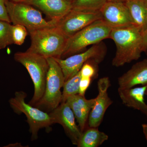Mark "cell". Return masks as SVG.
<instances>
[{"label":"cell","instance_id":"cell-31","mask_svg":"<svg viewBox=\"0 0 147 147\" xmlns=\"http://www.w3.org/2000/svg\"><path fill=\"white\" fill-rule=\"evenodd\" d=\"M145 95H147V86L146 87V92H145Z\"/></svg>","mask_w":147,"mask_h":147},{"label":"cell","instance_id":"cell-30","mask_svg":"<svg viewBox=\"0 0 147 147\" xmlns=\"http://www.w3.org/2000/svg\"><path fill=\"white\" fill-rule=\"evenodd\" d=\"M66 1H68L70 2L73 3L76 0H66Z\"/></svg>","mask_w":147,"mask_h":147},{"label":"cell","instance_id":"cell-22","mask_svg":"<svg viewBox=\"0 0 147 147\" xmlns=\"http://www.w3.org/2000/svg\"><path fill=\"white\" fill-rule=\"evenodd\" d=\"M28 31L26 28L22 25H12L11 33L13 44L18 45H22L28 35Z\"/></svg>","mask_w":147,"mask_h":147},{"label":"cell","instance_id":"cell-1","mask_svg":"<svg viewBox=\"0 0 147 147\" xmlns=\"http://www.w3.org/2000/svg\"><path fill=\"white\" fill-rule=\"evenodd\" d=\"M109 38L117 48L112 63L116 67L137 60L145 52L143 32L135 25L112 29Z\"/></svg>","mask_w":147,"mask_h":147},{"label":"cell","instance_id":"cell-28","mask_svg":"<svg viewBox=\"0 0 147 147\" xmlns=\"http://www.w3.org/2000/svg\"><path fill=\"white\" fill-rule=\"evenodd\" d=\"M14 2H24L26 1L27 0H10Z\"/></svg>","mask_w":147,"mask_h":147},{"label":"cell","instance_id":"cell-27","mask_svg":"<svg viewBox=\"0 0 147 147\" xmlns=\"http://www.w3.org/2000/svg\"><path fill=\"white\" fill-rule=\"evenodd\" d=\"M142 127L143 132H144V134L147 142V124H143L142 125Z\"/></svg>","mask_w":147,"mask_h":147},{"label":"cell","instance_id":"cell-21","mask_svg":"<svg viewBox=\"0 0 147 147\" xmlns=\"http://www.w3.org/2000/svg\"><path fill=\"white\" fill-rule=\"evenodd\" d=\"M12 26L10 23L0 20V50L13 44L11 33Z\"/></svg>","mask_w":147,"mask_h":147},{"label":"cell","instance_id":"cell-15","mask_svg":"<svg viewBox=\"0 0 147 147\" xmlns=\"http://www.w3.org/2000/svg\"><path fill=\"white\" fill-rule=\"evenodd\" d=\"M147 85L140 87L118 88V92L121 100L125 105L138 110L147 117V105L145 101Z\"/></svg>","mask_w":147,"mask_h":147},{"label":"cell","instance_id":"cell-17","mask_svg":"<svg viewBox=\"0 0 147 147\" xmlns=\"http://www.w3.org/2000/svg\"><path fill=\"white\" fill-rule=\"evenodd\" d=\"M134 25L143 33L147 29V1L146 0H125Z\"/></svg>","mask_w":147,"mask_h":147},{"label":"cell","instance_id":"cell-23","mask_svg":"<svg viewBox=\"0 0 147 147\" xmlns=\"http://www.w3.org/2000/svg\"><path fill=\"white\" fill-rule=\"evenodd\" d=\"M98 64L92 60H90L84 63L80 70L81 77L84 78H94L97 73L96 66Z\"/></svg>","mask_w":147,"mask_h":147},{"label":"cell","instance_id":"cell-4","mask_svg":"<svg viewBox=\"0 0 147 147\" xmlns=\"http://www.w3.org/2000/svg\"><path fill=\"white\" fill-rule=\"evenodd\" d=\"M14 60L28 70L34 85V94L29 104L34 106L45 92L49 64L47 59L37 54L26 51L14 54Z\"/></svg>","mask_w":147,"mask_h":147},{"label":"cell","instance_id":"cell-11","mask_svg":"<svg viewBox=\"0 0 147 147\" xmlns=\"http://www.w3.org/2000/svg\"><path fill=\"white\" fill-rule=\"evenodd\" d=\"M52 123L60 124L73 144L77 146L82 132L76 123L73 111L66 102H61L49 113Z\"/></svg>","mask_w":147,"mask_h":147},{"label":"cell","instance_id":"cell-3","mask_svg":"<svg viewBox=\"0 0 147 147\" xmlns=\"http://www.w3.org/2000/svg\"><path fill=\"white\" fill-rule=\"evenodd\" d=\"M112 29L102 19L94 21L68 38L61 59L77 54L88 46L109 38Z\"/></svg>","mask_w":147,"mask_h":147},{"label":"cell","instance_id":"cell-5","mask_svg":"<svg viewBox=\"0 0 147 147\" xmlns=\"http://www.w3.org/2000/svg\"><path fill=\"white\" fill-rule=\"evenodd\" d=\"M49 69L43 96L34 106L51 112L61 104L62 97L61 88L65 82L61 68L53 58H46Z\"/></svg>","mask_w":147,"mask_h":147},{"label":"cell","instance_id":"cell-12","mask_svg":"<svg viewBox=\"0 0 147 147\" xmlns=\"http://www.w3.org/2000/svg\"><path fill=\"white\" fill-rule=\"evenodd\" d=\"M111 86L108 77H103L97 82L98 94L96 97L94 105L89 114L88 119V126L98 127L102 122L106 110L113 103L109 97L108 90Z\"/></svg>","mask_w":147,"mask_h":147},{"label":"cell","instance_id":"cell-6","mask_svg":"<svg viewBox=\"0 0 147 147\" xmlns=\"http://www.w3.org/2000/svg\"><path fill=\"white\" fill-rule=\"evenodd\" d=\"M26 94L24 92H16L14 97L9 100V103L14 113L19 115L23 113L26 117L32 134V140H36L40 129H48L53 123L49 113L26 102Z\"/></svg>","mask_w":147,"mask_h":147},{"label":"cell","instance_id":"cell-24","mask_svg":"<svg viewBox=\"0 0 147 147\" xmlns=\"http://www.w3.org/2000/svg\"><path fill=\"white\" fill-rule=\"evenodd\" d=\"M92 79L81 77L79 84V94L85 96L86 92L91 83Z\"/></svg>","mask_w":147,"mask_h":147},{"label":"cell","instance_id":"cell-16","mask_svg":"<svg viewBox=\"0 0 147 147\" xmlns=\"http://www.w3.org/2000/svg\"><path fill=\"white\" fill-rule=\"evenodd\" d=\"M119 88H130L147 84V59L137 62L118 79Z\"/></svg>","mask_w":147,"mask_h":147},{"label":"cell","instance_id":"cell-29","mask_svg":"<svg viewBox=\"0 0 147 147\" xmlns=\"http://www.w3.org/2000/svg\"><path fill=\"white\" fill-rule=\"evenodd\" d=\"M108 1H116L125 2V0H108Z\"/></svg>","mask_w":147,"mask_h":147},{"label":"cell","instance_id":"cell-19","mask_svg":"<svg viewBox=\"0 0 147 147\" xmlns=\"http://www.w3.org/2000/svg\"><path fill=\"white\" fill-rule=\"evenodd\" d=\"M81 79V73L79 71L75 75L65 82L63 87L61 102H65L70 96L79 93Z\"/></svg>","mask_w":147,"mask_h":147},{"label":"cell","instance_id":"cell-9","mask_svg":"<svg viewBox=\"0 0 147 147\" xmlns=\"http://www.w3.org/2000/svg\"><path fill=\"white\" fill-rule=\"evenodd\" d=\"M102 19L100 11H86L72 9L65 16L57 21L55 27L69 38L97 20Z\"/></svg>","mask_w":147,"mask_h":147},{"label":"cell","instance_id":"cell-26","mask_svg":"<svg viewBox=\"0 0 147 147\" xmlns=\"http://www.w3.org/2000/svg\"><path fill=\"white\" fill-rule=\"evenodd\" d=\"M144 45L145 52L147 53V29L143 33Z\"/></svg>","mask_w":147,"mask_h":147},{"label":"cell","instance_id":"cell-25","mask_svg":"<svg viewBox=\"0 0 147 147\" xmlns=\"http://www.w3.org/2000/svg\"><path fill=\"white\" fill-rule=\"evenodd\" d=\"M0 20L11 22L5 4V0H0Z\"/></svg>","mask_w":147,"mask_h":147},{"label":"cell","instance_id":"cell-10","mask_svg":"<svg viewBox=\"0 0 147 147\" xmlns=\"http://www.w3.org/2000/svg\"><path fill=\"white\" fill-rule=\"evenodd\" d=\"M100 11L102 20L112 29L135 25L125 2L108 1Z\"/></svg>","mask_w":147,"mask_h":147},{"label":"cell","instance_id":"cell-14","mask_svg":"<svg viewBox=\"0 0 147 147\" xmlns=\"http://www.w3.org/2000/svg\"><path fill=\"white\" fill-rule=\"evenodd\" d=\"M95 98L87 99L79 94L67 98L66 102L71 108L81 131L88 126V119L90 112L93 107Z\"/></svg>","mask_w":147,"mask_h":147},{"label":"cell","instance_id":"cell-7","mask_svg":"<svg viewBox=\"0 0 147 147\" xmlns=\"http://www.w3.org/2000/svg\"><path fill=\"white\" fill-rule=\"evenodd\" d=\"M5 4L11 22L24 26L28 32L56 26L57 21H46L39 10L30 5L10 0H5Z\"/></svg>","mask_w":147,"mask_h":147},{"label":"cell","instance_id":"cell-8","mask_svg":"<svg viewBox=\"0 0 147 147\" xmlns=\"http://www.w3.org/2000/svg\"><path fill=\"white\" fill-rule=\"evenodd\" d=\"M106 52L105 44L101 42L92 45L83 53L71 55L64 59H54L61 68L66 81L78 73L88 61L92 60L98 64L100 63L105 58Z\"/></svg>","mask_w":147,"mask_h":147},{"label":"cell","instance_id":"cell-20","mask_svg":"<svg viewBox=\"0 0 147 147\" xmlns=\"http://www.w3.org/2000/svg\"><path fill=\"white\" fill-rule=\"evenodd\" d=\"M108 0H76L72 3V9L86 11H100Z\"/></svg>","mask_w":147,"mask_h":147},{"label":"cell","instance_id":"cell-13","mask_svg":"<svg viewBox=\"0 0 147 147\" xmlns=\"http://www.w3.org/2000/svg\"><path fill=\"white\" fill-rule=\"evenodd\" d=\"M41 10L50 20L58 21L72 9V3L66 0H27L24 2Z\"/></svg>","mask_w":147,"mask_h":147},{"label":"cell","instance_id":"cell-18","mask_svg":"<svg viewBox=\"0 0 147 147\" xmlns=\"http://www.w3.org/2000/svg\"><path fill=\"white\" fill-rule=\"evenodd\" d=\"M108 139V136L99 131L98 127L88 126L82 132L79 139L78 147H98L101 146Z\"/></svg>","mask_w":147,"mask_h":147},{"label":"cell","instance_id":"cell-32","mask_svg":"<svg viewBox=\"0 0 147 147\" xmlns=\"http://www.w3.org/2000/svg\"><path fill=\"white\" fill-rule=\"evenodd\" d=\"M146 1H147V0H146Z\"/></svg>","mask_w":147,"mask_h":147},{"label":"cell","instance_id":"cell-2","mask_svg":"<svg viewBox=\"0 0 147 147\" xmlns=\"http://www.w3.org/2000/svg\"><path fill=\"white\" fill-rule=\"evenodd\" d=\"M28 32L31 43L27 52L45 58H61L68 38L57 27L42 28Z\"/></svg>","mask_w":147,"mask_h":147}]
</instances>
